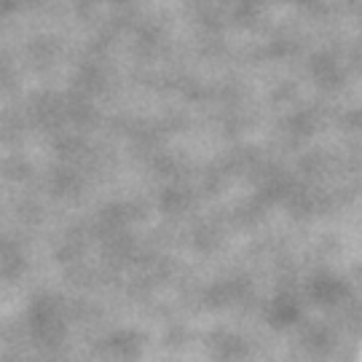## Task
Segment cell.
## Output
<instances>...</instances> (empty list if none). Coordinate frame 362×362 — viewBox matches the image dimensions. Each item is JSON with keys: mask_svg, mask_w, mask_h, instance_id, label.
Here are the masks:
<instances>
[]
</instances>
